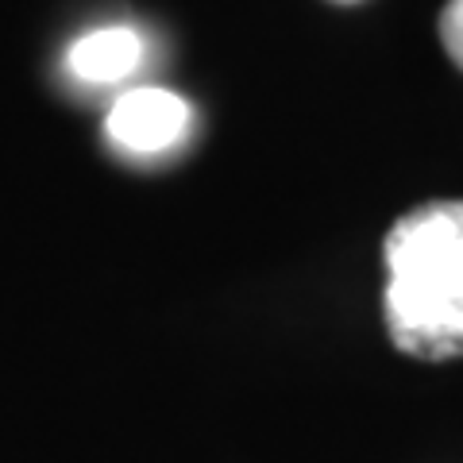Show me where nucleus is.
I'll return each instance as SVG.
<instances>
[{"label": "nucleus", "instance_id": "1", "mask_svg": "<svg viewBox=\"0 0 463 463\" xmlns=\"http://www.w3.org/2000/svg\"><path fill=\"white\" fill-rule=\"evenodd\" d=\"M386 332L429 364L463 355V201H421L386 232Z\"/></svg>", "mask_w": 463, "mask_h": 463}, {"label": "nucleus", "instance_id": "2", "mask_svg": "<svg viewBox=\"0 0 463 463\" xmlns=\"http://www.w3.org/2000/svg\"><path fill=\"white\" fill-rule=\"evenodd\" d=\"M190 124V105L170 90H132L109 112V136L136 155L163 151L178 143Z\"/></svg>", "mask_w": 463, "mask_h": 463}, {"label": "nucleus", "instance_id": "3", "mask_svg": "<svg viewBox=\"0 0 463 463\" xmlns=\"http://www.w3.org/2000/svg\"><path fill=\"white\" fill-rule=\"evenodd\" d=\"M143 43L132 27H100L70 47V70L81 81H120L139 66Z\"/></svg>", "mask_w": 463, "mask_h": 463}, {"label": "nucleus", "instance_id": "4", "mask_svg": "<svg viewBox=\"0 0 463 463\" xmlns=\"http://www.w3.org/2000/svg\"><path fill=\"white\" fill-rule=\"evenodd\" d=\"M437 32H440V43H444L448 58L463 70V0H448L444 12H440Z\"/></svg>", "mask_w": 463, "mask_h": 463}, {"label": "nucleus", "instance_id": "5", "mask_svg": "<svg viewBox=\"0 0 463 463\" xmlns=\"http://www.w3.org/2000/svg\"><path fill=\"white\" fill-rule=\"evenodd\" d=\"M332 5H359V0H332Z\"/></svg>", "mask_w": 463, "mask_h": 463}]
</instances>
